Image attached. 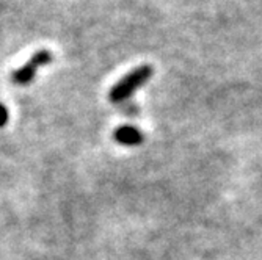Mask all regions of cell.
I'll list each match as a JSON object with an SVG mask.
<instances>
[{
    "label": "cell",
    "mask_w": 262,
    "mask_h": 260,
    "mask_svg": "<svg viewBox=\"0 0 262 260\" xmlns=\"http://www.w3.org/2000/svg\"><path fill=\"white\" fill-rule=\"evenodd\" d=\"M154 74V69L149 64H141L126 74L116 85L112 86L108 98L113 104H120L129 99L132 94L145 85Z\"/></svg>",
    "instance_id": "cell-1"
},
{
    "label": "cell",
    "mask_w": 262,
    "mask_h": 260,
    "mask_svg": "<svg viewBox=\"0 0 262 260\" xmlns=\"http://www.w3.org/2000/svg\"><path fill=\"white\" fill-rule=\"evenodd\" d=\"M52 60H54V55L49 51L42 49V51L35 52L27 63H24L19 69H16L14 73L11 74V82L16 83V85H29V83H32L33 79H35L36 70L41 66L49 64Z\"/></svg>",
    "instance_id": "cell-2"
},
{
    "label": "cell",
    "mask_w": 262,
    "mask_h": 260,
    "mask_svg": "<svg viewBox=\"0 0 262 260\" xmlns=\"http://www.w3.org/2000/svg\"><path fill=\"white\" fill-rule=\"evenodd\" d=\"M113 139L123 146H138L143 143L145 136L135 126H121L113 132Z\"/></svg>",
    "instance_id": "cell-3"
},
{
    "label": "cell",
    "mask_w": 262,
    "mask_h": 260,
    "mask_svg": "<svg viewBox=\"0 0 262 260\" xmlns=\"http://www.w3.org/2000/svg\"><path fill=\"white\" fill-rule=\"evenodd\" d=\"M8 108L4 104H0V127H4L8 123Z\"/></svg>",
    "instance_id": "cell-4"
}]
</instances>
